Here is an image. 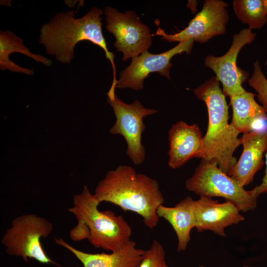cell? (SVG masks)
Returning a JSON list of instances; mask_svg holds the SVG:
<instances>
[{"mask_svg":"<svg viewBox=\"0 0 267 267\" xmlns=\"http://www.w3.org/2000/svg\"><path fill=\"white\" fill-rule=\"evenodd\" d=\"M93 194L100 203L110 202L125 211L139 215L150 229L158 224L157 210L164 202L156 180L126 165L109 171L98 182Z\"/></svg>","mask_w":267,"mask_h":267,"instance_id":"cell-1","label":"cell"},{"mask_svg":"<svg viewBox=\"0 0 267 267\" xmlns=\"http://www.w3.org/2000/svg\"><path fill=\"white\" fill-rule=\"evenodd\" d=\"M103 10L92 7L84 16L76 18L75 12L56 13L51 20L44 24L40 30L39 42L46 48L48 55H54L62 63H70L74 56L76 45L88 41L101 47L105 57L111 62L113 71V85L117 82L115 55L107 46L102 31Z\"/></svg>","mask_w":267,"mask_h":267,"instance_id":"cell-2","label":"cell"},{"mask_svg":"<svg viewBox=\"0 0 267 267\" xmlns=\"http://www.w3.org/2000/svg\"><path fill=\"white\" fill-rule=\"evenodd\" d=\"M196 97L206 105L208 126L203 137L201 151L195 158L215 161L219 168L228 175L237 161L233 156L241 144L238 136L240 134L228 123V106L225 95L216 77L193 89Z\"/></svg>","mask_w":267,"mask_h":267,"instance_id":"cell-3","label":"cell"},{"mask_svg":"<svg viewBox=\"0 0 267 267\" xmlns=\"http://www.w3.org/2000/svg\"><path fill=\"white\" fill-rule=\"evenodd\" d=\"M99 203L84 185L82 192L74 196L73 206L68 211L78 222L88 227L87 239L91 245L106 251H118L131 240V227L122 216H116L111 211H100Z\"/></svg>","mask_w":267,"mask_h":267,"instance_id":"cell-4","label":"cell"},{"mask_svg":"<svg viewBox=\"0 0 267 267\" xmlns=\"http://www.w3.org/2000/svg\"><path fill=\"white\" fill-rule=\"evenodd\" d=\"M185 187L200 197H221L234 204L242 212L254 210L258 197L221 170L215 161L201 159Z\"/></svg>","mask_w":267,"mask_h":267,"instance_id":"cell-5","label":"cell"},{"mask_svg":"<svg viewBox=\"0 0 267 267\" xmlns=\"http://www.w3.org/2000/svg\"><path fill=\"white\" fill-rule=\"evenodd\" d=\"M52 224L45 219L32 214L15 218L11 225L3 235L1 242L10 255L28 258L43 264L57 265L46 255L41 243V238L47 237L53 230Z\"/></svg>","mask_w":267,"mask_h":267,"instance_id":"cell-6","label":"cell"},{"mask_svg":"<svg viewBox=\"0 0 267 267\" xmlns=\"http://www.w3.org/2000/svg\"><path fill=\"white\" fill-rule=\"evenodd\" d=\"M107 102L112 106L116 122L109 130L112 134L122 135L127 144L126 154L135 165H140L145 158V150L141 142L145 129L143 119L158 110L145 108L138 100L127 104L120 99L115 92L106 93Z\"/></svg>","mask_w":267,"mask_h":267,"instance_id":"cell-7","label":"cell"},{"mask_svg":"<svg viewBox=\"0 0 267 267\" xmlns=\"http://www.w3.org/2000/svg\"><path fill=\"white\" fill-rule=\"evenodd\" d=\"M107 30L116 38L114 46L123 54L126 61L148 50L152 44L149 27L142 23L137 13L132 10L120 12L115 8L104 7Z\"/></svg>","mask_w":267,"mask_h":267,"instance_id":"cell-8","label":"cell"},{"mask_svg":"<svg viewBox=\"0 0 267 267\" xmlns=\"http://www.w3.org/2000/svg\"><path fill=\"white\" fill-rule=\"evenodd\" d=\"M228 4L222 0H206L201 10L191 19L188 26L174 34H168L159 26L160 21L155 20L157 26L154 36H160L169 42L179 43L188 39L205 43L213 37L225 33L229 15Z\"/></svg>","mask_w":267,"mask_h":267,"instance_id":"cell-9","label":"cell"},{"mask_svg":"<svg viewBox=\"0 0 267 267\" xmlns=\"http://www.w3.org/2000/svg\"><path fill=\"white\" fill-rule=\"evenodd\" d=\"M194 41L188 39L179 42L173 48L163 53L153 54L146 50L132 58L131 64L121 71L117 80L116 88H131L135 90L143 89V82L150 73L158 72L171 80V60L177 54L190 53Z\"/></svg>","mask_w":267,"mask_h":267,"instance_id":"cell-10","label":"cell"},{"mask_svg":"<svg viewBox=\"0 0 267 267\" xmlns=\"http://www.w3.org/2000/svg\"><path fill=\"white\" fill-rule=\"evenodd\" d=\"M256 37L251 29L244 28L232 37V42L228 51L223 55L216 57L207 56L204 65L211 69L216 77L222 83V92L229 97L240 94L245 91L242 84L249 77V73L237 65V58L241 49L252 43Z\"/></svg>","mask_w":267,"mask_h":267,"instance_id":"cell-11","label":"cell"},{"mask_svg":"<svg viewBox=\"0 0 267 267\" xmlns=\"http://www.w3.org/2000/svg\"><path fill=\"white\" fill-rule=\"evenodd\" d=\"M240 211L232 203H220L212 198L200 197L195 201V228L199 232L210 230L226 236L225 229L245 220Z\"/></svg>","mask_w":267,"mask_h":267,"instance_id":"cell-12","label":"cell"},{"mask_svg":"<svg viewBox=\"0 0 267 267\" xmlns=\"http://www.w3.org/2000/svg\"><path fill=\"white\" fill-rule=\"evenodd\" d=\"M239 139L243 151L228 175L244 187L253 181L256 173L264 164L263 156L267 151V128L243 134Z\"/></svg>","mask_w":267,"mask_h":267,"instance_id":"cell-13","label":"cell"},{"mask_svg":"<svg viewBox=\"0 0 267 267\" xmlns=\"http://www.w3.org/2000/svg\"><path fill=\"white\" fill-rule=\"evenodd\" d=\"M168 165L178 169L201 151L203 137L196 124L188 125L183 121L173 125L169 131Z\"/></svg>","mask_w":267,"mask_h":267,"instance_id":"cell-14","label":"cell"},{"mask_svg":"<svg viewBox=\"0 0 267 267\" xmlns=\"http://www.w3.org/2000/svg\"><path fill=\"white\" fill-rule=\"evenodd\" d=\"M55 242L70 251L82 263L84 267H138L145 250L137 248L131 240L121 249L110 254L89 253L78 250L61 238H54Z\"/></svg>","mask_w":267,"mask_h":267,"instance_id":"cell-15","label":"cell"},{"mask_svg":"<svg viewBox=\"0 0 267 267\" xmlns=\"http://www.w3.org/2000/svg\"><path fill=\"white\" fill-rule=\"evenodd\" d=\"M195 201L187 196L174 207L160 205L157 210L159 218L172 226L178 238V252L184 251L190 241V232L195 227Z\"/></svg>","mask_w":267,"mask_h":267,"instance_id":"cell-16","label":"cell"},{"mask_svg":"<svg viewBox=\"0 0 267 267\" xmlns=\"http://www.w3.org/2000/svg\"><path fill=\"white\" fill-rule=\"evenodd\" d=\"M255 94L245 90L230 97L232 109L231 125L239 133L250 132L260 121L267 120V112L255 99Z\"/></svg>","mask_w":267,"mask_h":267,"instance_id":"cell-17","label":"cell"},{"mask_svg":"<svg viewBox=\"0 0 267 267\" xmlns=\"http://www.w3.org/2000/svg\"><path fill=\"white\" fill-rule=\"evenodd\" d=\"M18 52L28 56L38 62L49 66L51 60L40 54H34L26 47L23 40L9 30L0 31V69L11 72L33 75L32 70L21 67L9 59V55Z\"/></svg>","mask_w":267,"mask_h":267,"instance_id":"cell-18","label":"cell"},{"mask_svg":"<svg viewBox=\"0 0 267 267\" xmlns=\"http://www.w3.org/2000/svg\"><path fill=\"white\" fill-rule=\"evenodd\" d=\"M235 14L249 28L260 29L267 22V0H234Z\"/></svg>","mask_w":267,"mask_h":267,"instance_id":"cell-19","label":"cell"},{"mask_svg":"<svg viewBox=\"0 0 267 267\" xmlns=\"http://www.w3.org/2000/svg\"><path fill=\"white\" fill-rule=\"evenodd\" d=\"M249 85L257 92V97L267 113V78L258 60L253 65V72L248 80Z\"/></svg>","mask_w":267,"mask_h":267,"instance_id":"cell-20","label":"cell"},{"mask_svg":"<svg viewBox=\"0 0 267 267\" xmlns=\"http://www.w3.org/2000/svg\"><path fill=\"white\" fill-rule=\"evenodd\" d=\"M138 267H169L166 262L165 250L157 240H154L150 247L145 250Z\"/></svg>","mask_w":267,"mask_h":267,"instance_id":"cell-21","label":"cell"},{"mask_svg":"<svg viewBox=\"0 0 267 267\" xmlns=\"http://www.w3.org/2000/svg\"><path fill=\"white\" fill-rule=\"evenodd\" d=\"M265 156L266 168L264 176L262 178V181L260 184L256 186L252 189L257 197L262 194L267 193V151L266 152Z\"/></svg>","mask_w":267,"mask_h":267,"instance_id":"cell-22","label":"cell"},{"mask_svg":"<svg viewBox=\"0 0 267 267\" xmlns=\"http://www.w3.org/2000/svg\"><path fill=\"white\" fill-rule=\"evenodd\" d=\"M241 267H253L251 266H248V265H244L242 266Z\"/></svg>","mask_w":267,"mask_h":267,"instance_id":"cell-23","label":"cell"},{"mask_svg":"<svg viewBox=\"0 0 267 267\" xmlns=\"http://www.w3.org/2000/svg\"><path fill=\"white\" fill-rule=\"evenodd\" d=\"M265 65L267 66V58L265 61Z\"/></svg>","mask_w":267,"mask_h":267,"instance_id":"cell-24","label":"cell"},{"mask_svg":"<svg viewBox=\"0 0 267 267\" xmlns=\"http://www.w3.org/2000/svg\"><path fill=\"white\" fill-rule=\"evenodd\" d=\"M199 267H205L203 265H201Z\"/></svg>","mask_w":267,"mask_h":267,"instance_id":"cell-25","label":"cell"}]
</instances>
